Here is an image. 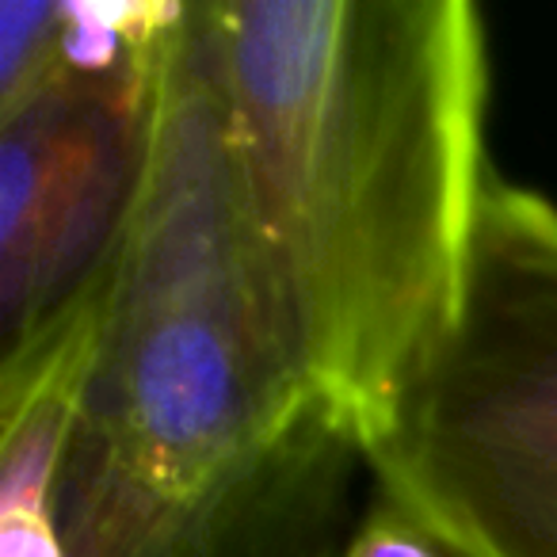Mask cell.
Here are the masks:
<instances>
[{"label": "cell", "instance_id": "cell-1", "mask_svg": "<svg viewBox=\"0 0 557 557\" xmlns=\"http://www.w3.org/2000/svg\"><path fill=\"white\" fill-rule=\"evenodd\" d=\"M233 157L313 394L401 428L470 295L493 169L470 0L195 4Z\"/></svg>", "mask_w": 557, "mask_h": 557}, {"label": "cell", "instance_id": "cell-2", "mask_svg": "<svg viewBox=\"0 0 557 557\" xmlns=\"http://www.w3.org/2000/svg\"><path fill=\"white\" fill-rule=\"evenodd\" d=\"M318 401L256 233L195 4L172 32L58 496L180 500Z\"/></svg>", "mask_w": 557, "mask_h": 557}, {"label": "cell", "instance_id": "cell-3", "mask_svg": "<svg viewBox=\"0 0 557 557\" xmlns=\"http://www.w3.org/2000/svg\"><path fill=\"white\" fill-rule=\"evenodd\" d=\"M371 473L473 557H557V202L496 176L466 313Z\"/></svg>", "mask_w": 557, "mask_h": 557}, {"label": "cell", "instance_id": "cell-4", "mask_svg": "<svg viewBox=\"0 0 557 557\" xmlns=\"http://www.w3.org/2000/svg\"><path fill=\"white\" fill-rule=\"evenodd\" d=\"M157 73L77 77L54 62L50 39L32 85L0 103V367L73 310L115 248L146 157Z\"/></svg>", "mask_w": 557, "mask_h": 557}, {"label": "cell", "instance_id": "cell-5", "mask_svg": "<svg viewBox=\"0 0 557 557\" xmlns=\"http://www.w3.org/2000/svg\"><path fill=\"white\" fill-rule=\"evenodd\" d=\"M374 481L367 447L325 401L214 485L180 500L62 496L65 557H344Z\"/></svg>", "mask_w": 557, "mask_h": 557}, {"label": "cell", "instance_id": "cell-6", "mask_svg": "<svg viewBox=\"0 0 557 557\" xmlns=\"http://www.w3.org/2000/svg\"><path fill=\"white\" fill-rule=\"evenodd\" d=\"M108 318V260L73 310L0 367V557H65L58 485Z\"/></svg>", "mask_w": 557, "mask_h": 557}, {"label": "cell", "instance_id": "cell-7", "mask_svg": "<svg viewBox=\"0 0 557 557\" xmlns=\"http://www.w3.org/2000/svg\"><path fill=\"white\" fill-rule=\"evenodd\" d=\"M344 557H473L447 534H440L409 500L371 481V496L363 504L356 531Z\"/></svg>", "mask_w": 557, "mask_h": 557}]
</instances>
